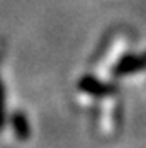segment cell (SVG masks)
Returning a JSON list of instances; mask_svg holds the SVG:
<instances>
[{
  "label": "cell",
  "instance_id": "obj_1",
  "mask_svg": "<svg viewBox=\"0 0 146 148\" xmlns=\"http://www.w3.org/2000/svg\"><path fill=\"white\" fill-rule=\"evenodd\" d=\"M146 70V51L143 53H129L124 55L114 66L116 77H128Z\"/></svg>",
  "mask_w": 146,
  "mask_h": 148
},
{
  "label": "cell",
  "instance_id": "obj_2",
  "mask_svg": "<svg viewBox=\"0 0 146 148\" xmlns=\"http://www.w3.org/2000/svg\"><path fill=\"white\" fill-rule=\"evenodd\" d=\"M78 89L85 92L88 95H95V97H107L117 92V87L114 84H107L99 78H95L93 75H83L78 80Z\"/></svg>",
  "mask_w": 146,
  "mask_h": 148
},
{
  "label": "cell",
  "instance_id": "obj_3",
  "mask_svg": "<svg viewBox=\"0 0 146 148\" xmlns=\"http://www.w3.org/2000/svg\"><path fill=\"white\" fill-rule=\"evenodd\" d=\"M10 128H12L14 134L20 140V141L29 140V136H31L29 118H27L22 111H15L14 114L10 116Z\"/></svg>",
  "mask_w": 146,
  "mask_h": 148
},
{
  "label": "cell",
  "instance_id": "obj_4",
  "mask_svg": "<svg viewBox=\"0 0 146 148\" xmlns=\"http://www.w3.org/2000/svg\"><path fill=\"white\" fill-rule=\"evenodd\" d=\"M7 123V111H5V90H3V84L0 78V131L5 128Z\"/></svg>",
  "mask_w": 146,
  "mask_h": 148
}]
</instances>
